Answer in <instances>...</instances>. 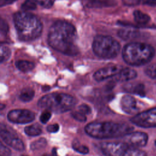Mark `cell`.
<instances>
[{"mask_svg":"<svg viewBox=\"0 0 156 156\" xmlns=\"http://www.w3.org/2000/svg\"><path fill=\"white\" fill-rule=\"evenodd\" d=\"M77 34L75 27L63 21L55 22L50 27L48 43L55 50L69 56L79 54Z\"/></svg>","mask_w":156,"mask_h":156,"instance_id":"obj_1","label":"cell"},{"mask_svg":"<svg viewBox=\"0 0 156 156\" xmlns=\"http://www.w3.org/2000/svg\"><path fill=\"white\" fill-rule=\"evenodd\" d=\"M133 128L125 123L113 122H93L85 127L86 133L97 139H109L124 136L132 132Z\"/></svg>","mask_w":156,"mask_h":156,"instance_id":"obj_2","label":"cell"},{"mask_svg":"<svg viewBox=\"0 0 156 156\" xmlns=\"http://www.w3.org/2000/svg\"><path fill=\"white\" fill-rule=\"evenodd\" d=\"M13 21L19 38L24 41H30L38 38L43 29L40 20L33 14L26 12H16Z\"/></svg>","mask_w":156,"mask_h":156,"instance_id":"obj_3","label":"cell"},{"mask_svg":"<svg viewBox=\"0 0 156 156\" xmlns=\"http://www.w3.org/2000/svg\"><path fill=\"white\" fill-rule=\"evenodd\" d=\"M122 54L124 60L128 65L141 66L149 63L152 59L155 50L147 43L132 42L124 47Z\"/></svg>","mask_w":156,"mask_h":156,"instance_id":"obj_4","label":"cell"},{"mask_svg":"<svg viewBox=\"0 0 156 156\" xmlns=\"http://www.w3.org/2000/svg\"><path fill=\"white\" fill-rule=\"evenodd\" d=\"M76 102V98L70 94L53 93L41 98L38 102V105L46 110L61 113L73 109Z\"/></svg>","mask_w":156,"mask_h":156,"instance_id":"obj_5","label":"cell"},{"mask_svg":"<svg viewBox=\"0 0 156 156\" xmlns=\"http://www.w3.org/2000/svg\"><path fill=\"white\" fill-rule=\"evenodd\" d=\"M92 48L97 56L108 59L113 58L118 55L120 44L112 37L99 35L94 37Z\"/></svg>","mask_w":156,"mask_h":156,"instance_id":"obj_6","label":"cell"},{"mask_svg":"<svg viewBox=\"0 0 156 156\" xmlns=\"http://www.w3.org/2000/svg\"><path fill=\"white\" fill-rule=\"evenodd\" d=\"M100 148L105 156H147L143 151L126 143H102L100 145Z\"/></svg>","mask_w":156,"mask_h":156,"instance_id":"obj_7","label":"cell"},{"mask_svg":"<svg viewBox=\"0 0 156 156\" xmlns=\"http://www.w3.org/2000/svg\"><path fill=\"white\" fill-rule=\"evenodd\" d=\"M0 137L9 146L18 151H23L24 145L16 132L8 125L0 123Z\"/></svg>","mask_w":156,"mask_h":156,"instance_id":"obj_8","label":"cell"},{"mask_svg":"<svg viewBox=\"0 0 156 156\" xmlns=\"http://www.w3.org/2000/svg\"><path fill=\"white\" fill-rule=\"evenodd\" d=\"M130 120L132 123L141 127H156V108L138 113Z\"/></svg>","mask_w":156,"mask_h":156,"instance_id":"obj_9","label":"cell"},{"mask_svg":"<svg viewBox=\"0 0 156 156\" xmlns=\"http://www.w3.org/2000/svg\"><path fill=\"white\" fill-rule=\"evenodd\" d=\"M9 121L16 124H27L35 119V114L26 109H15L10 111L7 115Z\"/></svg>","mask_w":156,"mask_h":156,"instance_id":"obj_10","label":"cell"},{"mask_svg":"<svg viewBox=\"0 0 156 156\" xmlns=\"http://www.w3.org/2000/svg\"><path fill=\"white\" fill-rule=\"evenodd\" d=\"M124 137V143L136 148L145 146L148 141L147 134L143 132H132Z\"/></svg>","mask_w":156,"mask_h":156,"instance_id":"obj_11","label":"cell"},{"mask_svg":"<svg viewBox=\"0 0 156 156\" xmlns=\"http://www.w3.org/2000/svg\"><path fill=\"white\" fill-rule=\"evenodd\" d=\"M122 68L119 65H109L96 71L93 78L96 81H102L116 76Z\"/></svg>","mask_w":156,"mask_h":156,"instance_id":"obj_12","label":"cell"},{"mask_svg":"<svg viewBox=\"0 0 156 156\" xmlns=\"http://www.w3.org/2000/svg\"><path fill=\"white\" fill-rule=\"evenodd\" d=\"M121 108L124 112L129 115H133L139 111L136 100L130 95H124L120 102Z\"/></svg>","mask_w":156,"mask_h":156,"instance_id":"obj_13","label":"cell"},{"mask_svg":"<svg viewBox=\"0 0 156 156\" xmlns=\"http://www.w3.org/2000/svg\"><path fill=\"white\" fill-rule=\"evenodd\" d=\"M137 73L134 69L125 68H122L120 71L112 78L116 82H126L135 79Z\"/></svg>","mask_w":156,"mask_h":156,"instance_id":"obj_14","label":"cell"},{"mask_svg":"<svg viewBox=\"0 0 156 156\" xmlns=\"http://www.w3.org/2000/svg\"><path fill=\"white\" fill-rule=\"evenodd\" d=\"M82 3L87 7L99 8L113 6L116 2L114 0H83Z\"/></svg>","mask_w":156,"mask_h":156,"instance_id":"obj_15","label":"cell"},{"mask_svg":"<svg viewBox=\"0 0 156 156\" xmlns=\"http://www.w3.org/2000/svg\"><path fill=\"white\" fill-rule=\"evenodd\" d=\"M119 37L124 40H132L140 37V31L132 29H121L118 32Z\"/></svg>","mask_w":156,"mask_h":156,"instance_id":"obj_16","label":"cell"},{"mask_svg":"<svg viewBox=\"0 0 156 156\" xmlns=\"http://www.w3.org/2000/svg\"><path fill=\"white\" fill-rule=\"evenodd\" d=\"M126 91L141 96L145 95L144 87L141 83H129L124 87Z\"/></svg>","mask_w":156,"mask_h":156,"instance_id":"obj_17","label":"cell"},{"mask_svg":"<svg viewBox=\"0 0 156 156\" xmlns=\"http://www.w3.org/2000/svg\"><path fill=\"white\" fill-rule=\"evenodd\" d=\"M133 15L134 20L135 21L136 23H138L139 24H141V25L146 24L151 20L150 16L138 10H135L133 13Z\"/></svg>","mask_w":156,"mask_h":156,"instance_id":"obj_18","label":"cell"},{"mask_svg":"<svg viewBox=\"0 0 156 156\" xmlns=\"http://www.w3.org/2000/svg\"><path fill=\"white\" fill-rule=\"evenodd\" d=\"M41 131L40 126L37 123L29 125L24 128L25 133L30 136H38L41 133Z\"/></svg>","mask_w":156,"mask_h":156,"instance_id":"obj_19","label":"cell"},{"mask_svg":"<svg viewBox=\"0 0 156 156\" xmlns=\"http://www.w3.org/2000/svg\"><path fill=\"white\" fill-rule=\"evenodd\" d=\"M15 65L19 70L23 72L30 71L35 67V65L33 62L23 60H18L15 63Z\"/></svg>","mask_w":156,"mask_h":156,"instance_id":"obj_20","label":"cell"},{"mask_svg":"<svg viewBox=\"0 0 156 156\" xmlns=\"http://www.w3.org/2000/svg\"><path fill=\"white\" fill-rule=\"evenodd\" d=\"M34 94L35 92L33 89L30 88H25L21 91L19 98L23 102H29L33 99Z\"/></svg>","mask_w":156,"mask_h":156,"instance_id":"obj_21","label":"cell"},{"mask_svg":"<svg viewBox=\"0 0 156 156\" xmlns=\"http://www.w3.org/2000/svg\"><path fill=\"white\" fill-rule=\"evenodd\" d=\"M10 54L11 52L8 47L0 45V63L7 60L10 58Z\"/></svg>","mask_w":156,"mask_h":156,"instance_id":"obj_22","label":"cell"},{"mask_svg":"<svg viewBox=\"0 0 156 156\" xmlns=\"http://www.w3.org/2000/svg\"><path fill=\"white\" fill-rule=\"evenodd\" d=\"M73 148L77 152L82 154H86L88 153L89 149L88 147L86 146L81 144L80 142H79L77 140H74L72 143Z\"/></svg>","mask_w":156,"mask_h":156,"instance_id":"obj_23","label":"cell"},{"mask_svg":"<svg viewBox=\"0 0 156 156\" xmlns=\"http://www.w3.org/2000/svg\"><path fill=\"white\" fill-rule=\"evenodd\" d=\"M47 144V141L45 138H41L35 141L32 142L30 144V149L32 151H36L38 149H41L46 146Z\"/></svg>","mask_w":156,"mask_h":156,"instance_id":"obj_24","label":"cell"},{"mask_svg":"<svg viewBox=\"0 0 156 156\" xmlns=\"http://www.w3.org/2000/svg\"><path fill=\"white\" fill-rule=\"evenodd\" d=\"M37 8V4L34 0H26L21 5V9L24 11L34 10Z\"/></svg>","mask_w":156,"mask_h":156,"instance_id":"obj_25","label":"cell"},{"mask_svg":"<svg viewBox=\"0 0 156 156\" xmlns=\"http://www.w3.org/2000/svg\"><path fill=\"white\" fill-rule=\"evenodd\" d=\"M145 73L148 77L156 80V63L148 66L145 69Z\"/></svg>","mask_w":156,"mask_h":156,"instance_id":"obj_26","label":"cell"},{"mask_svg":"<svg viewBox=\"0 0 156 156\" xmlns=\"http://www.w3.org/2000/svg\"><path fill=\"white\" fill-rule=\"evenodd\" d=\"M72 116L77 121H80V122H85L87 121V117L86 115L82 113L81 112H79V111H75L71 113Z\"/></svg>","mask_w":156,"mask_h":156,"instance_id":"obj_27","label":"cell"},{"mask_svg":"<svg viewBox=\"0 0 156 156\" xmlns=\"http://www.w3.org/2000/svg\"><path fill=\"white\" fill-rule=\"evenodd\" d=\"M37 3H38L39 5H40L41 7L44 8H51L55 0H34Z\"/></svg>","mask_w":156,"mask_h":156,"instance_id":"obj_28","label":"cell"},{"mask_svg":"<svg viewBox=\"0 0 156 156\" xmlns=\"http://www.w3.org/2000/svg\"><path fill=\"white\" fill-rule=\"evenodd\" d=\"M10 150L0 141V156H10Z\"/></svg>","mask_w":156,"mask_h":156,"instance_id":"obj_29","label":"cell"},{"mask_svg":"<svg viewBox=\"0 0 156 156\" xmlns=\"http://www.w3.org/2000/svg\"><path fill=\"white\" fill-rule=\"evenodd\" d=\"M51 112L48 110H45L40 115V120L41 122L45 124L49 120V119L51 118Z\"/></svg>","mask_w":156,"mask_h":156,"instance_id":"obj_30","label":"cell"},{"mask_svg":"<svg viewBox=\"0 0 156 156\" xmlns=\"http://www.w3.org/2000/svg\"><path fill=\"white\" fill-rule=\"evenodd\" d=\"M9 30V26L7 22L0 17V33L6 34Z\"/></svg>","mask_w":156,"mask_h":156,"instance_id":"obj_31","label":"cell"},{"mask_svg":"<svg viewBox=\"0 0 156 156\" xmlns=\"http://www.w3.org/2000/svg\"><path fill=\"white\" fill-rule=\"evenodd\" d=\"M77 111H79V112H81L82 113L86 115L87 114H89L91 112V108L88 105L83 104L78 107Z\"/></svg>","mask_w":156,"mask_h":156,"instance_id":"obj_32","label":"cell"},{"mask_svg":"<svg viewBox=\"0 0 156 156\" xmlns=\"http://www.w3.org/2000/svg\"><path fill=\"white\" fill-rule=\"evenodd\" d=\"M143 0H122V3L127 6H135L140 4Z\"/></svg>","mask_w":156,"mask_h":156,"instance_id":"obj_33","label":"cell"},{"mask_svg":"<svg viewBox=\"0 0 156 156\" xmlns=\"http://www.w3.org/2000/svg\"><path fill=\"white\" fill-rule=\"evenodd\" d=\"M59 130V126L57 124L49 125L47 127V131L49 133H56Z\"/></svg>","mask_w":156,"mask_h":156,"instance_id":"obj_34","label":"cell"},{"mask_svg":"<svg viewBox=\"0 0 156 156\" xmlns=\"http://www.w3.org/2000/svg\"><path fill=\"white\" fill-rule=\"evenodd\" d=\"M16 0H0V7H3L12 4Z\"/></svg>","mask_w":156,"mask_h":156,"instance_id":"obj_35","label":"cell"},{"mask_svg":"<svg viewBox=\"0 0 156 156\" xmlns=\"http://www.w3.org/2000/svg\"><path fill=\"white\" fill-rule=\"evenodd\" d=\"M42 156H57V155H56L55 153L54 154V152H53L52 155H49V154H44V155H43Z\"/></svg>","mask_w":156,"mask_h":156,"instance_id":"obj_36","label":"cell"},{"mask_svg":"<svg viewBox=\"0 0 156 156\" xmlns=\"http://www.w3.org/2000/svg\"><path fill=\"white\" fill-rule=\"evenodd\" d=\"M4 107H5V105H4V104H0V110L3 109Z\"/></svg>","mask_w":156,"mask_h":156,"instance_id":"obj_37","label":"cell"},{"mask_svg":"<svg viewBox=\"0 0 156 156\" xmlns=\"http://www.w3.org/2000/svg\"><path fill=\"white\" fill-rule=\"evenodd\" d=\"M150 1H154V2L156 1V0H150Z\"/></svg>","mask_w":156,"mask_h":156,"instance_id":"obj_38","label":"cell"},{"mask_svg":"<svg viewBox=\"0 0 156 156\" xmlns=\"http://www.w3.org/2000/svg\"><path fill=\"white\" fill-rule=\"evenodd\" d=\"M21 156H27V155H21Z\"/></svg>","mask_w":156,"mask_h":156,"instance_id":"obj_39","label":"cell"},{"mask_svg":"<svg viewBox=\"0 0 156 156\" xmlns=\"http://www.w3.org/2000/svg\"><path fill=\"white\" fill-rule=\"evenodd\" d=\"M155 145H156V140H155Z\"/></svg>","mask_w":156,"mask_h":156,"instance_id":"obj_40","label":"cell"}]
</instances>
